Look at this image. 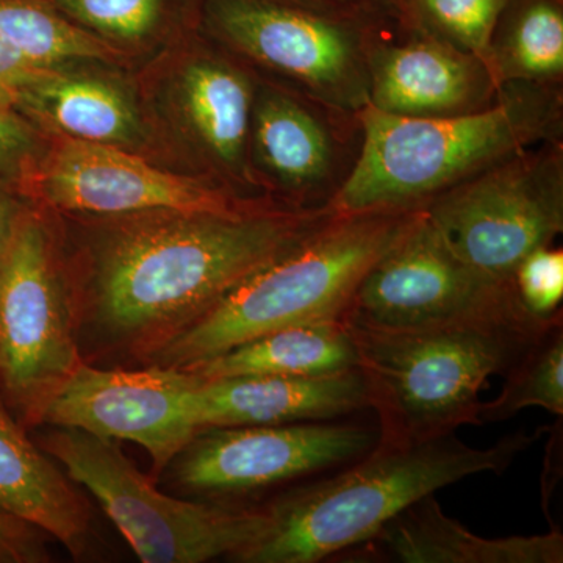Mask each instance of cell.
Instances as JSON below:
<instances>
[{
    "mask_svg": "<svg viewBox=\"0 0 563 563\" xmlns=\"http://www.w3.org/2000/svg\"><path fill=\"white\" fill-rule=\"evenodd\" d=\"M0 40L49 69L70 60H107L114 54L109 44L41 0H0Z\"/></svg>",
    "mask_w": 563,
    "mask_h": 563,
    "instance_id": "603a6c76",
    "label": "cell"
},
{
    "mask_svg": "<svg viewBox=\"0 0 563 563\" xmlns=\"http://www.w3.org/2000/svg\"><path fill=\"white\" fill-rule=\"evenodd\" d=\"M333 214L331 207L279 206L236 214L158 211L132 222L99 258L98 320L114 336L162 339L298 246Z\"/></svg>",
    "mask_w": 563,
    "mask_h": 563,
    "instance_id": "6da1fadb",
    "label": "cell"
},
{
    "mask_svg": "<svg viewBox=\"0 0 563 563\" xmlns=\"http://www.w3.org/2000/svg\"><path fill=\"white\" fill-rule=\"evenodd\" d=\"M20 217L21 213L18 210L16 201H14L11 192L7 190L5 185L0 181V262H2L3 255H5Z\"/></svg>",
    "mask_w": 563,
    "mask_h": 563,
    "instance_id": "f546056e",
    "label": "cell"
},
{
    "mask_svg": "<svg viewBox=\"0 0 563 563\" xmlns=\"http://www.w3.org/2000/svg\"><path fill=\"white\" fill-rule=\"evenodd\" d=\"M385 24L368 47V106L404 118H439L490 106L501 85L479 57L420 32L391 38Z\"/></svg>",
    "mask_w": 563,
    "mask_h": 563,
    "instance_id": "9a60e30c",
    "label": "cell"
},
{
    "mask_svg": "<svg viewBox=\"0 0 563 563\" xmlns=\"http://www.w3.org/2000/svg\"><path fill=\"white\" fill-rule=\"evenodd\" d=\"M501 87L512 81L563 84V0H507L488 49Z\"/></svg>",
    "mask_w": 563,
    "mask_h": 563,
    "instance_id": "44dd1931",
    "label": "cell"
},
{
    "mask_svg": "<svg viewBox=\"0 0 563 563\" xmlns=\"http://www.w3.org/2000/svg\"><path fill=\"white\" fill-rule=\"evenodd\" d=\"M361 150L328 207L335 213L418 209L474 174L563 133L562 85L506 84L472 113L404 118L366 103Z\"/></svg>",
    "mask_w": 563,
    "mask_h": 563,
    "instance_id": "7a4b0ae2",
    "label": "cell"
},
{
    "mask_svg": "<svg viewBox=\"0 0 563 563\" xmlns=\"http://www.w3.org/2000/svg\"><path fill=\"white\" fill-rule=\"evenodd\" d=\"M361 141L357 113L302 91L255 88L250 152L292 209L328 207L354 168Z\"/></svg>",
    "mask_w": 563,
    "mask_h": 563,
    "instance_id": "5bb4252c",
    "label": "cell"
},
{
    "mask_svg": "<svg viewBox=\"0 0 563 563\" xmlns=\"http://www.w3.org/2000/svg\"><path fill=\"white\" fill-rule=\"evenodd\" d=\"M498 398L484 402L481 424L510 420L529 407H542L563 415V328L562 317L547 329L506 372Z\"/></svg>",
    "mask_w": 563,
    "mask_h": 563,
    "instance_id": "cb8c5ba5",
    "label": "cell"
},
{
    "mask_svg": "<svg viewBox=\"0 0 563 563\" xmlns=\"http://www.w3.org/2000/svg\"><path fill=\"white\" fill-rule=\"evenodd\" d=\"M339 2L352 10L368 14V16L379 18V20L395 24L404 0H339Z\"/></svg>",
    "mask_w": 563,
    "mask_h": 563,
    "instance_id": "4dcf8cb0",
    "label": "cell"
},
{
    "mask_svg": "<svg viewBox=\"0 0 563 563\" xmlns=\"http://www.w3.org/2000/svg\"><path fill=\"white\" fill-rule=\"evenodd\" d=\"M388 561L401 563H562L563 536L487 539L443 512L433 495L402 510L368 543Z\"/></svg>",
    "mask_w": 563,
    "mask_h": 563,
    "instance_id": "e0dca14e",
    "label": "cell"
},
{
    "mask_svg": "<svg viewBox=\"0 0 563 563\" xmlns=\"http://www.w3.org/2000/svg\"><path fill=\"white\" fill-rule=\"evenodd\" d=\"M44 450L84 485L144 563L235 561L262 539L266 507H232L184 501L158 492L113 440L58 428Z\"/></svg>",
    "mask_w": 563,
    "mask_h": 563,
    "instance_id": "8992f818",
    "label": "cell"
},
{
    "mask_svg": "<svg viewBox=\"0 0 563 563\" xmlns=\"http://www.w3.org/2000/svg\"><path fill=\"white\" fill-rule=\"evenodd\" d=\"M35 185L49 206L85 213L236 214L265 209L209 181L163 172L118 146L79 140L65 141L44 158Z\"/></svg>",
    "mask_w": 563,
    "mask_h": 563,
    "instance_id": "4fadbf2b",
    "label": "cell"
},
{
    "mask_svg": "<svg viewBox=\"0 0 563 563\" xmlns=\"http://www.w3.org/2000/svg\"><path fill=\"white\" fill-rule=\"evenodd\" d=\"M495 314L429 328L384 331L346 324L377 415L379 443L404 446L481 426V391L558 318Z\"/></svg>",
    "mask_w": 563,
    "mask_h": 563,
    "instance_id": "277c9868",
    "label": "cell"
},
{
    "mask_svg": "<svg viewBox=\"0 0 563 563\" xmlns=\"http://www.w3.org/2000/svg\"><path fill=\"white\" fill-rule=\"evenodd\" d=\"M32 144L27 125L13 110L0 109V166L11 165L29 151Z\"/></svg>",
    "mask_w": 563,
    "mask_h": 563,
    "instance_id": "f1b7e54d",
    "label": "cell"
},
{
    "mask_svg": "<svg viewBox=\"0 0 563 563\" xmlns=\"http://www.w3.org/2000/svg\"><path fill=\"white\" fill-rule=\"evenodd\" d=\"M377 443V426L354 421L202 429L180 453L177 481L210 495L261 490L350 465Z\"/></svg>",
    "mask_w": 563,
    "mask_h": 563,
    "instance_id": "8fae6325",
    "label": "cell"
},
{
    "mask_svg": "<svg viewBox=\"0 0 563 563\" xmlns=\"http://www.w3.org/2000/svg\"><path fill=\"white\" fill-rule=\"evenodd\" d=\"M195 399L199 431L336 420L369 409L358 368L322 376L199 377Z\"/></svg>",
    "mask_w": 563,
    "mask_h": 563,
    "instance_id": "2e32d148",
    "label": "cell"
},
{
    "mask_svg": "<svg viewBox=\"0 0 563 563\" xmlns=\"http://www.w3.org/2000/svg\"><path fill=\"white\" fill-rule=\"evenodd\" d=\"M0 512L52 537L73 555L84 554L90 509L54 465L27 439L0 402Z\"/></svg>",
    "mask_w": 563,
    "mask_h": 563,
    "instance_id": "ac0fdd59",
    "label": "cell"
},
{
    "mask_svg": "<svg viewBox=\"0 0 563 563\" xmlns=\"http://www.w3.org/2000/svg\"><path fill=\"white\" fill-rule=\"evenodd\" d=\"M521 310L514 282L485 279L459 261L421 207L363 276L343 321L406 331Z\"/></svg>",
    "mask_w": 563,
    "mask_h": 563,
    "instance_id": "30bf717a",
    "label": "cell"
},
{
    "mask_svg": "<svg viewBox=\"0 0 563 563\" xmlns=\"http://www.w3.org/2000/svg\"><path fill=\"white\" fill-rule=\"evenodd\" d=\"M198 384L188 369L152 365L124 372L81 362L44 407L41 421L140 444L162 472L199 432Z\"/></svg>",
    "mask_w": 563,
    "mask_h": 563,
    "instance_id": "7c38bea8",
    "label": "cell"
},
{
    "mask_svg": "<svg viewBox=\"0 0 563 563\" xmlns=\"http://www.w3.org/2000/svg\"><path fill=\"white\" fill-rule=\"evenodd\" d=\"M422 209L459 261L485 279L510 282L526 255L563 231V141L526 147Z\"/></svg>",
    "mask_w": 563,
    "mask_h": 563,
    "instance_id": "52a82bcc",
    "label": "cell"
},
{
    "mask_svg": "<svg viewBox=\"0 0 563 563\" xmlns=\"http://www.w3.org/2000/svg\"><path fill=\"white\" fill-rule=\"evenodd\" d=\"M357 368V347L344 321H317L263 333L181 369L201 379L279 374L322 376Z\"/></svg>",
    "mask_w": 563,
    "mask_h": 563,
    "instance_id": "d6986e66",
    "label": "cell"
},
{
    "mask_svg": "<svg viewBox=\"0 0 563 563\" xmlns=\"http://www.w3.org/2000/svg\"><path fill=\"white\" fill-rule=\"evenodd\" d=\"M547 428L517 431L490 448H472L455 433L404 446L377 443L358 461L266 507L269 525L235 562L314 563L368 543L402 510L481 473L503 474Z\"/></svg>",
    "mask_w": 563,
    "mask_h": 563,
    "instance_id": "3957f363",
    "label": "cell"
},
{
    "mask_svg": "<svg viewBox=\"0 0 563 563\" xmlns=\"http://www.w3.org/2000/svg\"><path fill=\"white\" fill-rule=\"evenodd\" d=\"M24 109L43 114L73 140L128 143L140 132L139 118L124 92L92 77L54 74L29 95Z\"/></svg>",
    "mask_w": 563,
    "mask_h": 563,
    "instance_id": "7402d4cb",
    "label": "cell"
},
{
    "mask_svg": "<svg viewBox=\"0 0 563 563\" xmlns=\"http://www.w3.org/2000/svg\"><path fill=\"white\" fill-rule=\"evenodd\" d=\"M420 209L333 214L298 246L155 340L147 361L185 368L288 325L343 321L363 276Z\"/></svg>",
    "mask_w": 563,
    "mask_h": 563,
    "instance_id": "5b68a950",
    "label": "cell"
},
{
    "mask_svg": "<svg viewBox=\"0 0 563 563\" xmlns=\"http://www.w3.org/2000/svg\"><path fill=\"white\" fill-rule=\"evenodd\" d=\"M506 3L507 0H404L395 25L446 41L488 66L493 31Z\"/></svg>",
    "mask_w": 563,
    "mask_h": 563,
    "instance_id": "d4e9b609",
    "label": "cell"
},
{
    "mask_svg": "<svg viewBox=\"0 0 563 563\" xmlns=\"http://www.w3.org/2000/svg\"><path fill=\"white\" fill-rule=\"evenodd\" d=\"M202 14L225 44L299 91L351 113L368 103V47L388 21L285 0H206Z\"/></svg>",
    "mask_w": 563,
    "mask_h": 563,
    "instance_id": "ba28073f",
    "label": "cell"
},
{
    "mask_svg": "<svg viewBox=\"0 0 563 563\" xmlns=\"http://www.w3.org/2000/svg\"><path fill=\"white\" fill-rule=\"evenodd\" d=\"M285 2L298 3V5L321 11H355L340 3L339 0H285ZM355 13H361V11H355Z\"/></svg>",
    "mask_w": 563,
    "mask_h": 563,
    "instance_id": "1f68e13d",
    "label": "cell"
},
{
    "mask_svg": "<svg viewBox=\"0 0 563 563\" xmlns=\"http://www.w3.org/2000/svg\"><path fill=\"white\" fill-rule=\"evenodd\" d=\"M514 288L526 312L550 318L561 312L563 299L562 247H539L526 255L515 269Z\"/></svg>",
    "mask_w": 563,
    "mask_h": 563,
    "instance_id": "4316f807",
    "label": "cell"
},
{
    "mask_svg": "<svg viewBox=\"0 0 563 563\" xmlns=\"http://www.w3.org/2000/svg\"><path fill=\"white\" fill-rule=\"evenodd\" d=\"M255 88L231 65L201 58L181 76V102L192 131L225 172L246 176Z\"/></svg>",
    "mask_w": 563,
    "mask_h": 563,
    "instance_id": "ffe728a7",
    "label": "cell"
},
{
    "mask_svg": "<svg viewBox=\"0 0 563 563\" xmlns=\"http://www.w3.org/2000/svg\"><path fill=\"white\" fill-rule=\"evenodd\" d=\"M55 9L84 27L124 41H139L158 27L165 0H52Z\"/></svg>",
    "mask_w": 563,
    "mask_h": 563,
    "instance_id": "484cf974",
    "label": "cell"
},
{
    "mask_svg": "<svg viewBox=\"0 0 563 563\" xmlns=\"http://www.w3.org/2000/svg\"><path fill=\"white\" fill-rule=\"evenodd\" d=\"M33 526L0 512V563H31L46 561V553Z\"/></svg>",
    "mask_w": 563,
    "mask_h": 563,
    "instance_id": "83f0119b",
    "label": "cell"
},
{
    "mask_svg": "<svg viewBox=\"0 0 563 563\" xmlns=\"http://www.w3.org/2000/svg\"><path fill=\"white\" fill-rule=\"evenodd\" d=\"M49 235L22 214L0 262V384L33 421L80 365Z\"/></svg>",
    "mask_w": 563,
    "mask_h": 563,
    "instance_id": "9c48e42d",
    "label": "cell"
}]
</instances>
